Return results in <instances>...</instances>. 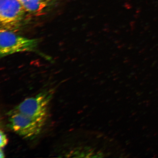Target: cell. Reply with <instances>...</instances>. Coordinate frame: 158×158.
Instances as JSON below:
<instances>
[{
  "label": "cell",
  "instance_id": "7",
  "mask_svg": "<svg viewBox=\"0 0 158 158\" xmlns=\"http://www.w3.org/2000/svg\"><path fill=\"white\" fill-rule=\"evenodd\" d=\"M0 155H1V156H0L1 158L5 157V154H4V153L3 152V151L2 149L1 150V153H0Z\"/></svg>",
  "mask_w": 158,
  "mask_h": 158
},
{
  "label": "cell",
  "instance_id": "3",
  "mask_svg": "<svg viewBox=\"0 0 158 158\" xmlns=\"http://www.w3.org/2000/svg\"><path fill=\"white\" fill-rule=\"evenodd\" d=\"M52 98L49 91L41 92L36 96L26 99L12 110L33 118L47 120Z\"/></svg>",
  "mask_w": 158,
  "mask_h": 158
},
{
  "label": "cell",
  "instance_id": "1",
  "mask_svg": "<svg viewBox=\"0 0 158 158\" xmlns=\"http://www.w3.org/2000/svg\"><path fill=\"white\" fill-rule=\"evenodd\" d=\"M38 40L30 39L15 34L13 31L1 28L0 56L4 57L23 52H32L37 48Z\"/></svg>",
  "mask_w": 158,
  "mask_h": 158
},
{
  "label": "cell",
  "instance_id": "2",
  "mask_svg": "<svg viewBox=\"0 0 158 158\" xmlns=\"http://www.w3.org/2000/svg\"><path fill=\"white\" fill-rule=\"evenodd\" d=\"M9 113L10 128L25 139H32L39 135L47 121L46 119L26 116L12 110Z\"/></svg>",
  "mask_w": 158,
  "mask_h": 158
},
{
  "label": "cell",
  "instance_id": "4",
  "mask_svg": "<svg viewBox=\"0 0 158 158\" xmlns=\"http://www.w3.org/2000/svg\"><path fill=\"white\" fill-rule=\"evenodd\" d=\"M25 11L19 0H0L1 28L11 31L18 28Z\"/></svg>",
  "mask_w": 158,
  "mask_h": 158
},
{
  "label": "cell",
  "instance_id": "6",
  "mask_svg": "<svg viewBox=\"0 0 158 158\" xmlns=\"http://www.w3.org/2000/svg\"><path fill=\"white\" fill-rule=\"evenodd\" d=\"M0 135H1V148H2L7 145L8 143V139L5 133L3 132L2 131H1Z\"/></svg>",
  "mask_w": 158,
  "mask_h": 158
},
{
  "label": "cell",
  "instance_id": "5",
  "mask_svg": "<svg viewBox=\"0 0 158 158\" xmlns=\"http://www.w3.org/2000/svg\"><path fill=\"white\" fill-rule=\"evenodd\" d=\"M24 9L30 14L40 16L44 13L51 0H19Z\"/></svg>",
  "mask_w": 158,
  "mask_h": 158
}]
</instances>
